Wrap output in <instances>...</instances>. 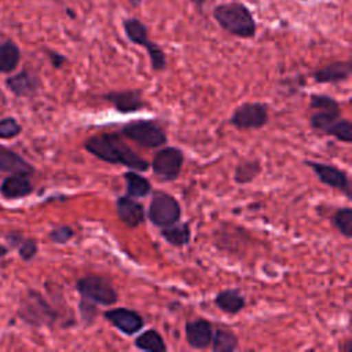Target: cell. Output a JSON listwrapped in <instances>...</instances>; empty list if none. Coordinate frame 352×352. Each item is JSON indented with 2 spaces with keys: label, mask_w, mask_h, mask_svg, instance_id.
<instances>
[{
  "label": "cell",
  "mask_w": 352,
  "mask_h": 352,
  "mask_svg": "<svg viewBox=\"0 0 352 352\" xmlns=\"http://www.w3.org/2000/svg\"><path fill=\"white\" fill-rule=\"evenodd\" d=\"M84 148L98 160L111 165H122L138 172H146L150 168V164L122 140L120 132L92 135L84 142Z\"/></svg>",
  "instance_id": "cell-1"
},
{
  "label": "cell",
  "mask_w": 352,
  "mask_h": 352,
  "mask_svg": "<svg viewBox=\"0 0 352 352\" xmlns=\"http://www.w3.org/2000/svg\"><path fill=\"white\" fill-rule=\"evenodd\" d=\"M213 18L228 34L238 38H253L257 23L252 11L241 1L220 3L213 8Z\"/></svg>",
  "instance_id": "cell-2"
},
{
  "label": "cell",
  "mask_w": 352,
  "mask_h": 352,
  "mask_svg": "<svg viewBox=\"0 0 352 352\" xmlns=\"http://www.w3.org/2000/svg\"><path fill=\"white\" fill-rule=\"evenodd\" d=\"M122 28L126 38L135 44L144 47L150 59L151 69L154 72H162L166 67V55L164 50L154 41L148 38V30L147 26L138 18H124L122 19Z\"/></svg>",
  "instance_id": "cell-3"
},
{
  "label": "cell",
  "mask_w": 352,
  "mask_h": 352,
  "mask_svg": "<svg viewBox=\"0 0 352 352\" xmlns=\"http://www.w3.org/2000/svg\"><path fill=\"white\" fill-rule=\"evenodd\" d=\"M121 135L144 148L165 146L168 136L157 120H133L122 125Z\"/></svg>",
  "instance_id": "cell-4"
},
{
  "label": "cell",
  "mask_w": 352,
  "mask_h": 352,
  "mask_svg": "<svg viewBox=\"0 0 352 352\" xmlns=\"http://www.w3.org/2000/svg\"><path fill=\"white\" fill-rule=\"evenodd\" d=\"M76 290L80 293V297H84L96 305L110 307L117 304L120 300L118 292L114 289L111 282L96 274H88L80 278L76 283Z\"/></svg>",
  "instance_id": "cell-5"
},
{
  "label": "cell",
  "mask_w": 352,
  "mask_h": 352,
  "mask_svg": "<svg viewBox=\"0 0 352 352\" xmlns=\"http://www.w3.org/2000/svg\"><path fill=\"white\" fill-rule=\"evenodd\" d=\"M147 217L153 226L164 228L182 219V206L179 201L165 191H154L148 204Z\"/></svg>",
  "instance_id": "cell-6"
},
{
  "label": "cell",
  "mask_w": 352,
  "mask_h": 352,
  "mask_svg": "<svg viewBox=\"0 0 352 352\" xmlns=\"http://www.w3.org/2000/svg\"><path fill=\"white\" fill-rule=\"evenodd\" d=\"M18 314L23 322L32 326H48L58 318V314L52 307L34 290H28V293L21 298Z\"/></svg>",
  "instance_id": "cell-7"
},
{
  "label": "cell",
  "mask_w": 352,
  "mask_h": 352,
  "mask_svg": "<svg viewBox=\"0 0 352 352\" xmlns=\"http://www.w3.org/2000/svg\"><path fill=\"white\" fill-rule=\"evenodd\" d=\"M270 121V107L263 102H245L230 117V124L239 131L260 129Z\"/></svg>",
  "instance_id": "cell-8"
},
{
  "label": "cell",
  "mask_w": 352,
  "mask_h": 352,
  "mask_svg": "<svg viewBox=\"0 0 352 352\" xmlns=\"http://www.w3.org/2000/svg\"><path fill=\"white\" fill-rule=\"evenodd\" d=\"M184 164V154L180 148L165 146L160 148L151 161L153 173L162 182H173L179 177Z\"/></svg>",
  "instance_id": "cell-9"
},
{
  "label": "cell",
  "mask_w": 352,
  "mask_h": 352,
  "mask_svg": "<svg viewBox=\"0 0 352 352\" xmlns=\"http://www.w3.org/2000/svg\"><path fill=\"white\" fill-rule=\"evenodd\" d=\"M304 164L314 170V173L316 175V177L322 184L342 192L346 198L352 197L351 180L348 173L344 169L337 168L333 164H324V162H318L312 160H305Z\"/></svg>",
  "instance_id": "cell-10"
},
{
  "label": "cell",
  "mask_w": 352,
  "mask_h": 352,
  "mask_svg": "<svg viewBox=\"0 0 352 352\" xmlns=\"http://www.w3.org/2000/svg\"><path fill=\"white\" fill-rule=\"evenodd\" d=\"M103 318L125 336L136 334L144 326L143 316L139 312L125 307L107 309L103 312Z\"/></svg>",
  "instance_id": "cell-11"
},
{
  "label": "cell",
  "mask_w": 352,
  "mask_h": 352,
  "mask_svg": "<svg viewBox=\"0 0 352 352\" xmlns=\"http://www.w3.org/2000/svg\"><path fill=\"white\" fill-rule=\"evenodd\" d=\"M102 99L109 102L118 113L131 114L146 107V102L143 99L142 89H118L110 91L102 95Z\"/></svg>",
  "instance_id": "cell-12"
},
{
  "label": "cell",
  "mask_w": 352,
  "mask_h": 352,
  "mask_svg": "<svg viewBox=\"0 0 352 352\" xmlns=\"http://www.w3.org/2000/svg\"><path fill=\"white\" fill-rule=\"evenodd\" d=\"M213 330V324L204 318L190 320L184 326L186 342L192 349H208L212 342Z\"/></svg>",
  "instance_id": "cell-13"
},
{
  "label": "cell",
  "mask_w": 352,
  "mask_h": 352,
  "mask_svg": "<svg viewBox=\"0 0 352 352\" xmlns=\"http://www.w3.org/2000/svg\"><path fill=\"white\" fill-rule=\"evenodd\" d=\"M116 212L118 219L131 228L139 227L146 219L144 206L129 195H121L116 199Z\"/></svg>",
  "instance_id": "cell-14"
},
{
  "label": "cell",
  "mask_w": 352,
  "mask_h": 352,
  "mask_svg": "<svg viewBox=\"0 0 352 352\" xmlns=\"http://www.w3.org/2000/svg\"><path fill=\"white\" fill-rule=\"evenodd\" d=\"M352 74V63L346 60H336L316 69L312 73V78L318 84H337L348 81Z\"/></svg>",
  "instance_id": "cell-15"
},
{
  "label": "cell",
  "mask_w": 352,
  "mask_h": 352,
  "mask_svg": "<svg viewBox=\"0 0 352 352\" xmlns=\"http://www.w3.org/2000/svg\"><path fill=\"white\" fill-rule=\"evenodd\" d=\"M33 192V184L29 180V176L25 175H12L6 177L0 184V194L6 199H19L28 197Z\"/></svg>",
  "instance_id": "cell-16"
},
{
  "label": "cell",
  "mask_w": 352,
  "mask_h": 352,
  "mask_svg": "<svg viewBox=\"0 0 352 352\" xmlns=\"http://www.w3.org/2000/svg\"><path fill=\"white\" fill-rule=\"evenodd\" d=\"M7 88L15 95V96H29L34 94L40 87V80L36 74L22 70L6 80Z\"/></svg>",
  "instance_id": "cell-17"
},
{
  "label": "cell",
  "mask_w": 352,
  "mask_h": 352,
  "mask_svg": "<svg viewBox=\"0 0 352 352\" xmlns=\"http://www.w3.org/2000/svg\"><path fill=\"white\" fill-rule=\"evenodd\" d=\"M0 172L30 176L34 173V168L15 151L0 147Z\"/></svg>",
  "instance_id": "cell-18"
},
{
  "label": "cell",
  "mask_w": 352,
  "mask_h": 352,
  "mask_svg": "<svg viewBox=\"0 0 352 352\" xmlns=\"http://www.w3.org/2000/svg\"><path fill=\"white\" fill-rule=\"evenodd\" d=\"M214 304L221 312L236 315L245 308L246 300L238 289H224L216 294Z\"/></svg>",
  "instance_id": "cell-19"
},
{
  "label": "cell",
  "mask_w": 352,
  "mask_h": 352,
  "mask_svg": "<svg viewBox=\"0 0 352 352\" xmlns=\"http://www.w3.org/2000/svg\"><path fill=\"white\" fill-rule=\"evenodd\" d=\"M126 195L132 198H144L153 192L151 183L147 177L142 176L138 170H126L124 175Z\"/></svg>",
  "instance_id": "cell-20"
},
{
  "label": "cell",
  "mask_w": 352,
  "mask_h": 352,
  "mask_svg": "<svg viewBox=\"0 0 352 352\" xmlns=\"http://www.w3.org/2000/svg\"><path fill=\"white\" fill-rule=\"evenodd\" d=\"M161 236L175 248H183L191 241V228L188 223L177 221L172 226L161 228Z\"/></svg>",
  "instance_id": "cell-21"
},
{
  "label": "cell",
  "mask_w": 352,
  "mask_h": 352,
  "mask_svg": "<svg viewBox=\"0 0 352 352\" xmlns=\"http://www.w3.org/2000/svg\"><path fill=\"white\" fill-rule=\"evenodd\" d=\"M238 337L228 327H217L213 330V337L210 342V348L214 352H234L238 348Z\"/></svg>",
  "instance_id": "cell-22"
},
{
  "label": "cell",
  "mask_w": 352,
  "mask_h": 352,
  "mask_svg": "<svg viewBox=\"0 0 352 352\" xmlns=\"http://www.w3.org/2000/svg\"><path fill=\"white\" fill-rule=\"evenodd\" d=\"M133 345L135 348L147 352H165L168 349L162 336L155 329H147L146 331L140 333L135 338Z\"/></svg>",
  "instance_id": "cell-23"
},
{
  "label": "cell",
  "mask_w": 352,
  "mask_h": 352,
  "mask_svg": "<svg viewBox=\"0 0 352 352\" xmlns=\"http://www.w3.org/2000/svg\"><path fill=\"white\" fill-rule=\"evenodd\" d=\"M21 60V50L11 40L0 43V73H11Z\"/></svg>",
  "instance_id": "cell-24"
},
{
  "label": "cell",
  "mask_w": 352,
  "mask_h": 352,
  "mask_svg": "<svg viewBox=\"0 0 352 352\" xmlns=\"http://www.w3.org/2000/svg\"><path fill=\"white\" fill-rule=\"evenodd\" d=\"M261 172V164L258 160H245L239 162L234 172V180L238 184H248L253 182Z\"/></svg>",
  "instance_id": "cell-25"
},
{
  "label": "cell",
  "mask_w": 352,
  "mask_h": 352,
  "mask_svg": "<svg viewBox=\"0 0 352 352\" xmlns=\"http://www.w3.org/2000/svg\"><path fill=\"white\" fill-rule=\"evenodd\" d=\"M7 241L11 243V246H18V252L22 260L30 261L38 250L37 242L34 239H26L19 232H11L7 235Z\"/></svg>",
  "instance_id": "cell-26"
},
{
  "label": "cell",
  "mask_w": 352,
  "mask_h": 352,
  "mask_svg": "<svg viewBox=\"0 0 352 352\" xmlns=\"http://www.w3.org/2000/svg\"><path fill=\"white\" fill-rule=\"evenodd\" d=\"M331 224L345 238H352V208H338L331 216Z\"/></svg>",
  "instance_id": "cell-27"
},
{
  "label": "cell",
  "mask_w": 352,
  "mask_h": 352,
  "mask_svg": "<svg viewBox=\"0 0 352 352\" xmlns=\"http://www.w3.org/2000/svg\"><path fill=\"white\" fill-rule=\"evenodd\" d=\"M324 135L333 136L340 142L351 143L352 142V122L348 118H337L326 131Z\"/></svg>",
  "instance_id": "cell-28"
},
{
  "label": "cell",
  "mask_w": 352,
  "mask_h": 352,
  "mask_svg": "<svg viewBox=\"0 0 352 352\" xmlns=\"http://www.w3.org/2000/svg\"><path fill=\"white\" fill-rule=\"evenodd\" d=\"M309 109L316 110V111H340V103L329 96V95H322V94H312L309 96Z\"/></svg>",
  "instance_id": "cell-29"
},
{
  "label": "cell",
  "mask_w": 352,
  "mask_h": 352,
  "mask_svg": "<svg viewBox=\"0 0 352 352\" xmlns=\"http://www.w3.org/2000/svg\"><path fill=\"white\" fill-rule=\"evenodd\" d=\"M341 116L340 111H316L309 117V125L315 131L324 133V131Z\"/></svg>",
  "instance_id": "cell-30"
},
{
  "label": "cell",
  "mask_w": 352,
  "mask_h": 352,
  "mask_svg": "<svg viewBox=\"0 0 352 352\" xmlns=\"http://www.w3.org/2000/svg\"><path fill=\"white\" fill-rule=\"evenodd\" d=\"M78 312H80V318H81V322L84 323V326H92L96 322V318L99 315L96 304L84 297H80Z\"/></svg>",
  "instance_id": "cell-31"
},
{
  "label": "cell",
  "mask_w": 352,
  "mask_h": 352,
  "mask_svg": "<svg viewBox=\"0 0 352 352\" xmlns=\"http://www.w3.org/2000/svg\"><path fill=\"white\" fill-rule=\"evenodd\" d=\"M22 131L21 124L14 117L0 120V139H12Z\"/></svg>",
  "instance_id": "cell-32"
},
{
  "label": "cell",
  "mask_w": 352,
  "mask_h": 352,
  "mask_svg": "<svg viewBox=\"0 0 352 352\" xmlns=\"http://www.w3.org/2000/svg\"><path fill=\"white\" fill-rule=\"evenodd\" d=\"M74 236V231L72 227L69 226H59L55 227L54 230H51L50 232V238L54 243H59V245H65Z\"/></svg>",
  "instance_id": "cell-33"
},
{
  "label": "cell",
  "mask_w": 352,
  "mask_h": 352,
  "mask_svg": "<svg viewBox=\"0 0 352 352\" xmlns=\"http://www.w3.org/2000/svg\"><path fill=\"white\" fill-rule=\"evenodd\" d=\"M48 52V56H50V59H51V63H52V66L54 67H56V69H59V67H62V65L63 63H66V56H63V55H60L59 52H55V51H47Z\"/></svg>",
  "instance_id": "cell-34"
},
{
  "label": "cell",
  "mask_w": 352,
  "mask_h": 352,
  "mask_svg": "<svg viewBox=\"0 0 352 352\" xmlns=\"http://www.w3.org/2000/svg\"><path fill=\"white\" fill-rule=\"evenodd\" d=\"M194 6H195V8L198 10V11H202V8H204V6H205V3H206V0H190Z\"/></svg>",
  "instance_id": "cell-35"
},
{
  "label": "cell",
  "mask_w": 352,
  "mask_h": 352,
  "mask_svg": "<svg viewBox=\"0 0 352 352\" xmlns=\"http://www.w3.org/2000/svg\"><path fill=\"white\" fill-rule=\"evenodd\" d=\"M7 253H8V248L0 243V258H3V257L7 254Z\"/></svg>",
  "instance_id": "cell-36"
},
{
  "label": "cell",
  "mask_w": 352,
  "mask_h": 352,
  "mask_svg": "<svg viewBox=\"0 0 352 352\" xmlns=\"http://www.w3.org/2000/svg\"><path fill=\"white\" fill-rule=\"evenodd\" d=\"M142 1H143V0H129V3H131L132 7H139V6L142 4Z\"/></svg>",
  "instance_id": "cell-37"
},
{
  "label": "cell",
  "mask_w": 352,
  "mask_h": 352,
  "mask_svg": "<svg viewBox=\"0 0 352 352\" xmlns=\"http://www.w3.org/2000/svg\"><path fill=\"white\" fill-rule=\"evenodd\" d=\"M300 1H307V0H300Z\"/></svg>",
  "instance_id": "cell-38"
}]
</instances>
